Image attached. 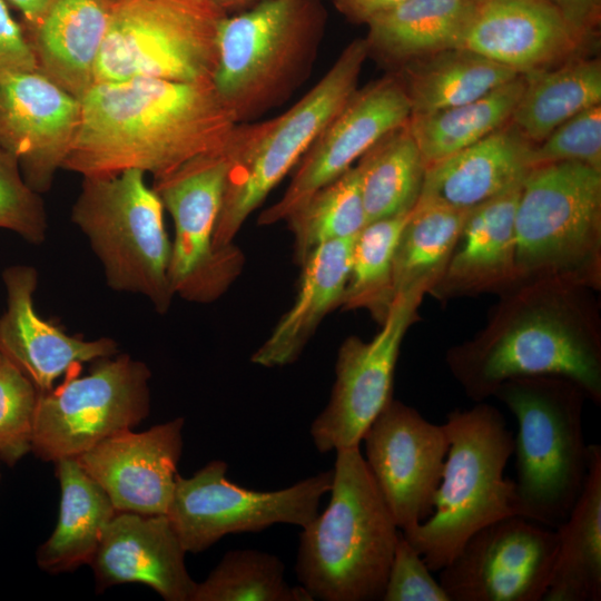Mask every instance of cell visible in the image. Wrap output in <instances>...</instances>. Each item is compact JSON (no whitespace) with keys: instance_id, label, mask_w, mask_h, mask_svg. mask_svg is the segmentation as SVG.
<instances>
[{"instance_id":"6da1fadb","label":"cell","mask_w":601,"mask_h":601,"mask_svg":"<svg viewBox=\"0 0 601 601\" xmlns=\"http://www.w3.org/2000/svg\"><path fill=\"white\" fill-rule=\"evenodd\" d=\"M62 169L82 177L139 169L160 178L223 150L237 120L213 82L131 78L96 82Z\"/></svg>"},{"instance_id":"7a4b0ae2","label":"cell","mask_w":601,"mask_h":601,"mask_svg":"<svg viewBox=\"0 0 601 601\" xmlns=\"http://www.w3.org/2000/svg\"><path fill=\"white\" fill-rule=\"evenodd\" d=\"M335 452L331 500L302 528L296 575L314 600H382L400 529L359 446Z\"/></svg>"},{"instance_id":"3957f363","label":"cell","mask_w":601,"mask_h":601,"mask_svg":"<svg viewBox=\"0 0 601 601\" xmlns=\"http://www.w3.org/2000/svg\"><path fill=\"white\" fill-rule=\"evenodd\" d=\"M442 425L449 451L432 513L401 530L432 572L449 564L483 526L522 516L515 484L504 477L514 436L503 415L491 405L479 404L452 411Z\"/></svg>"},{"instance_id":"277c9868","label":"cell","mask_w":601,"mask_h":601,"mask_svg":"<svg viewBox=\"0 0 601 601\" xmlns=\"http://www.w3.org/2000/svg\"><path fill=\"white\" fill-rule=\"evenodd\" d=\"M326 23L324 0H263L224 18L213 85L238 124L284 102L307 79Z\"/></svg>"},{"instance_id":"5b68a950","label":"cell","mask_w":601,"mask_h":601,"mask_svg":"<svg viewBox=\"0 0 601 601\" xmlns=\"http://www.w3.org/2000/svg\"><path fill=\"white\" fill-rule=\"evenodd\" d=\"M368 57L365 38L351 41L326 73L285 112L259 122H240L226 146L230 167L214 246L225 249L246 219L296 167L315 138L357 89Z\"/></svg>"},{"instance_id":"8992f818","label":"cell","mask_w":601,"mask_h":601,"mask_svg":"<svg viewBox=\"0 0 601 601\" xmlns=\"http://www.w3.org/2000/svg\"><path fill=\"white\" fill-rule=\"evenodd\" d=\"M518 421L513 481L521 515L558 528L579 497L587 471L584 391L560 376L516 377L494 393Z\"/></svg>"},{"instance_id":"52a82bcc","label":"cell","mask_w":601,"mask_h":601,"mask_svg":"<svg viewBox=\"0 0 601 601\" xmlns=\"http://www.w3.org/2000/svg\"><path fill=\"white\" fill-rule=\"evenodd\" d=\"M139 169L82 177L71 221L87 237L109 288L141 295L159 314L175 296L169 282L171 240L160 198Z\"/></svg>"},{"instance_id":"ba28073f","label":"cell","mask_w":601,"mask_h":601,"mask_svg":"<svg viewBox=\"0 0 601 601\" xmlns=\"http://www.w3.org/2000/svg\"><path fill=\"white\" fill-rule=\"evenodd\" d=\"M227 13L210 0H116L95 83L147 77L213 82Z\"/></svg>"},{"instance_id":"9c48e42d","label":"cell","mask_w":601,"mask_h":601,"mask_svg":"<svg viewBox=\"0 0 601 601\" xmlns=\"http://www.w3.org/2000/svg\"><path fill=\"white\" fill-rule=\"evenodd\" d=\"M92 363L85 376L76 365L39 393L31 444L37 457H77L149 415L151 372L144 362L118 353Z\"/></svg>"},{"instance_id":"30bf717a","label":"cell","mask_w":601,"mask_h":601,"mask_svg":"<svg viewBox=\"0 0 601 601\" xmlns=\"http://www.w3.org/2000/svg\"><path fill=\"white\" fill-rule=\"evenodd\" d=\"M227 463L208 462L190 477L176 476L166 515L186 552L199 553L227 534L274 524L306 526L331 491L334 471H323L275 491H256L226 477Z\"/></svg>"},{"instance_id":"8fae6325","label":"cell","mask_w":601,"mask_h":601,"mask_svg":"<svg viewBox=\"0 0 601 601\" xmlns=\"http://www.w3.org/2000/svg\"><path fill=\"white\" fill-rule=\"evenodd\" d=\"M601 169L575 161L533 167L515 213V273L570 269L600 242Z\"/></svg>"},{"instance_id":"7c38bea8","label":"cell","mask_w":601,"mask_h":601,"mask_svg":"<svg viewBox=\"0 0 601 601\" xmlns=\"http://www.w3.org/2000/svg\"><path fill=\"white\" fill-rule=\"evenodd\" d=\"M229 167L225 147L189 160L154 179L151 186L174 223L170 286L175 296L188 302L216 300L243 267V254L235 245L225 249L214 246Z\"/></svg>"},{"instance_id":"4fadbf2b","label":"cell","mask_w":601,"mask_h":601,"mask_svg":"<svg viewBox=\"0 0 601 601\" xmlns=\"http://www.w3.org/2000/svg\"><path fill=\"white\" fill-rule=\"evenodd\" d=\"M455 374L481 401L505 381L560 376L577 383L594 402L601 398V362L593 342L551 311H532L492 341L455 354Z\"/></svg>"},{"instance_id":"5bb4252c","label":"cell","mask_w":601,"mask_h":601,"mask_svg":"<svg viewBox=\"0 0 601 601\" xmlns=\"http://www.w3.org/2000/svg\"><path fill=\"white\" fill-rule=\"evenodd\" d=\"M424 293L396 294L373 339L351 336L341 345L329 401L309 427L319 453L359 446L370 425L393 400L401 344Z\"/></svg>"},{"instance_id":"9a60e30c","label":"cell","mask_w":601,"mask_h":601,"mask_svg":"<svg viewBox=\"0 0 601 601\" xmlns=\"http://www.w3.org/2000/svg\"><path fill=\"white\" fill-rule=\"evenodd\" d=\"M556 548V530L506 516L471 535L439 571V582L450 601H540Z\"/></svg>"},{"instance_id":"2e32d148","label":"cell","mask_w":601,"mask_h":601,"mask_svg":"<svg viewBox=\"0 0 601 601\" xmlns=\"http://www.w3.org/2000/svg\"><path fill=\"white\" fill-rule=\"evenodd\" d=\"M411 104L398 75L356 89L322 129L294 168L283 196L258 217L259 225L285 220L313 193L336 179L391 131L407 124Z\"/></svg>"},{"instance_id":"e0dca14e","label":"cell","mask_w":601,"mask_h":601,"mask_svg":"<svg viewBox=\"0 0 601 601\" xmlns=\"http://www.w3.org/2000/svg\"><path fill=\"white\" fill-rule=\"evenodd\" d=\"M366 464L400 530L433 510L449 439L443 425L392 400L365 432Z\"/></svg>"},{"instance_id":"ac0fdd59","label":"cell","mask_w":601,"mask_h":601,"mask_svg":"<svg viewBox=\"0 0 601 601\" xmlns=\"http://www.w3.org/2000/svg\"><path fill=\"white\" fill-rule=\"evenodd\" d=\"M80 115V99L39 69L0 77V147L18 158L26 183L37 193H47L62 169Z\"/></svg>"},{"instance_id":"d6986e66","label":"cell","mask_w":601,"mask_h":601,"mask_svg":"<svg viewBox=\"0 0 601 601\" xmlns=\"http://www.w3.org/2000/svg\"><path fill=\"white\" fill-rule=\"evenodd\" d=\"M595 35L548 0H479L460 48L526 75L579 57Z\"/></svg>"},{"instance_id":"ffe728a7","label":"cell","mask_w":601,"mask_h":601,"mask_svg":"<svg viewBox=\"0 0 601 601\" xmlns=\"http://www.w3.org/2000/svg\"><path fill=\"white\" fill-rule=\"evenodd\" d=\"M184 417L112 435L75 457L118 512L166 514L183 453Z\"/></svg>"},{"instance_id":"44dd1931","label":"cell","mask_w":601,"mask_h":601,"mask_svg":"<svg viewBox=\"0 0 601 601\" xmlns=\"http://www.w3.org/2000/svg\"><path fill=\"white\" fill-rule=\"evenodd\" d=\"M7 311L0 316V353L7 356L40 392L76 365L119 353L110 337L85 339L69 335L36 312L33 295L38 272L29 265H12L2 273Z\"/></svg>"},{"instance_id":"7402d4cb","label":"cell","mask_w":601,"mask_h":601,"mask_svg":"<svg viewBox=\"0 0 601 601\" xmlns=\"http://www.w3.org/2000/svg\"><path fill=\"white\" fill-rule=\"evenodd\" d=\"M186 553L166 514L117 512L89 564L100 591L141 583L166 601H190L197 582L187 571Z\"/></svg>"},{"instance_id":"603a6c76","label":"cell","mask_w":601,"mask_h":601,"mask_svg":"<svg viewBox=\"0 0 601 601\" xmlns=\"http://www.w3.org/2000/svg\"><path fill=\"white\" fill-rule=\"evenodd\" d=\"M532 146L509 121L426 167L416 204L469 211L524 180L532 169Z\"/></svg>"},{"instance_id":"cb8c5ba5","label":"cell","mask_w":601,"mask_h":601,"mask_svg":"<svg viewBox=\"0 0 601 601\" xmlns=\"http://www.w3.org/2000/svg\"><path fill=\"white\" fill-rule=\"evenodd\" d=\"M111 0H49L37 24L26 28L39 70L78 99L95 83Z\"/></svg>"},{"instance_id":"d4e9b609","label":"cell","mask_w":601,"mask_h":601,"mask_svg":"<svg viewBox=\"0 0 601 601\" xmlns=\"http://www.w3.org/2000/svg\"><path fill=\"white\" fill-rule=\"evenodd\" d=\"M354 239L324 243L305 258L295 300L252 355L254 364L280 367L300 356L323 318L342 304Z\"/></svg>"},{"instance_id":"484cf974","label":"cell","mask_w":601,"mask_h":601,"mask_svg":"<svg viewBox=\"0 0 601 601\" xmlns=\"http://www.w3.org/2000/svg\"><path fill=\"white\" fill-rule=\"evenodd\" d=\"M543 601L601 600V446L588 445V471L568 518Z\"/></svg>"},{"instance_id":"4316f807","label":"cell","mask_w":601,"mask_h":601,"mask_svg":"<svg viewBox=\"0 0 601 601\" xmlns=\"http://www.w3.org/2000/svg\"><path fill=\"white\" fill-rule=\"evenodd\" d=\"M55 471L61 493L58 521L37 550L36 561L46 572L62 573L91 562L118 511L75 457L56 461Z\"/></svg>"},{"instance_id":"83f0119b","label":"cell","mask_w":601,"mask_h":601,"mask_svg":"<svg viewBox=\"0 0 601 601\" xmlns=\"http://www.w3.org/2000/svg\"><path fill=\"white\" fill-rule=\"evenodd\" d=\"M479 0H403L367 24L368 56L402 67L460 48Z\"/></svg>"},{"instance_id":"f1b7e54d","label":"cell","mask_w":601,"mask_h":601,"mask_svg":"<svg viewBox=\"0 0 601 601\" xmlns=\"http://www.w3.org/2000/svg\"><path fill=\"white\" fill-rule=\"evenodd\" d=\"M520 75L464 48L412 60L398 73L411 104V116L473 101Z\"/></svg>"},{"instance_id":"f546056e","label":"cell","mask_w":601,"mask_h":601,"mask_svg":"<svg viewBox=\"0 0 601 601\" xmlns=\"http://www.w3.org/2000/svg\"><path fill=\"white\" fill-rule=\"evenodd\" d=\"M512 124L533 145L577 114L601 105V62L575 57L526 73Z\"/></svg>"},{"instance_id":"4dcf8cb0","label":"cell","mask_w":601,"mask_h":601,"mask_svg":"<svg viewBox=\"0 0 601 601\" xmlns=\"http://www.w3.org/2000/svg\"><path fill=\"white\" fill-rule=\"evenodd\" d=\"M522 184L469 210L446 277L481 284L515 273V213Z\"/></svg>"},{"instance_id":"1f68e13d","label":"cell","mask_w":601,"mask_h":601,"mask_svg":"<svg viewBox=\"0 0 601 601\" xmlns=\"http://www.w3.org/2000/svg\"><path fill=\"white\" fill-rule=\"evenodd\" d=\"M525 86V76L451 108L414 115L407 128L426 167L477 142L506 125Z\"/></svg>"},{"instance_id":"d6a6232c","label":"cell","mask_w":601,"mask_h":601,"mask_svg":"<svg viewBox=\"0 0 601 601\" xmlns=\"http://www.w3.org/2000/svg\"><path fill=\"white\" fill-rule=\"evenodd\" d=\"M355 168L367 224L414 208L426 166L407 124L377 141Z\"/></svg>"},{"instance_id":"836d02e7","label":"cell","mask_w":601,"mask_h":601,"mask_svg":"<svg viewBox=\"0 0 601 601\" xmlns=\"http://www.w3.org/2000/svg\"><path fill=\"white\" fill-rule=\"evenodd\" d=\"M467 213L437 205L414 206L394 255V296L426 292L445 273Z\"/></svg>"},{"instance_id":"e575fe53","label":"cell","mask_w":601,"mask_h":601,"mask_svg":"<svg viewBox=\"0 0 601 601\" xmlns=\"http://www.w3.org/2000/svg\"><path fill=\"white\" fill-rule=\"evenodd\" d=\"M285 220L299 265L317 246L355 237L367 225L355 166L313 193Z\"/></svg>"},{"instance_id":"d590c367","label":"cell","mask_w":601,"mask_h":601,"mask_svg":"<svg viewBox=\"0 0 601 601\" xmlns=\"http://www.w3.org/2000/svg\"><path fill=\"white\" fill-rule=\"evenodd\" d=\"M410 213L371 221L355 236L344 309L364 308L380 323L385 319L395 297L394 255Z\"/></svg>"},{"instance_id":"8d00e7d4","label":"cell","mask_w":601,"mask_h":601,"mask_svg":"<svg viewBox=\"0 0 601 601\" xmlns=\"http://www.w3.org/2000/svg\"><path fill=\"white\" fill-rule=\"evenodd\" d=\"M312 595L285 580V565L259 550L228 551L208 577L196 584L190 601H308Z\"/></svg>"},{"instance_id":"74e56055","label":"cell","mask_w":601,"mask_h":601,"mask_svg":"<svg viewBox=\"0 0 601 601\" xmlns=\"http://www.w3.org/2000/svg\"><path fill=\"white\" fill-rule=\"evenodd\" d=\"M40 391L0 353V461L13 466L31 452Z\"/></svg>"},{"instance_id":"f35d334b","label":"cell","mask_w":601,"mask_h":601,"mask_svg":"<svg viewBox=\"0 0 601 601\" xmlns=\"http://www.w3.org/2000/svg\"><path fill=\"white\" fill-rule=\"evenodd\" d=\"M40 195L26 183L18 158L0 147V228L30 244H41L48 218Z\"/></svg>"},{"instance_id":"ab89813d","label":"cell","mask_w":601,"mask_h":601,"mask_svg":"<svg viewBox=\"0 0 601 601\" xmlns=\"http://www.w3.org/2000/svg\"><path fill=\"white\" fill-rule=\"evenodd\" d=\"M530 160L532 168L575 161L601 169V105L577 114L533 145Z\"/></svg>"},{"instance_id":"60d3db41","label":"cell","mask_w":601,"mask_h":601,"mask_svg":"<svg viewBox=\"0 0 601 601\" xmlns=\"http://www.w3.org/2000/svg\"><path fill=\"white\" fill-rule=\"evenodd\" d=\"M383 601H450L422 555L400 530Z\"/></svg>"},{"instance_id":"b9f144b4","label":"cell","mask_w":601,"mask_h":601,"mask_svg":"<svg viewBox=\"0 0 601 601\" xmlns=\"http://www.w3.org/2000/svg\"><path fill=\"white\" fill-rule=\"evenodd\" d=\"M38 69L24 29L13 19L6 0H0V77Z\"/></svg>"},{"instance_id":"7bdbcfd3","label":"cell","mask_w":601,"mask_h":601,"mask_svg":"<svg viewBox=\"0 0 601 601\" xmlns=\"http://www.w3.org/2000/svg\"><path fill=\"white\" fill-rule=\"evenodd\" d=\"M335 9L349 22L367 26L403 0H332Z\"/></svg>"},{"instance_id":"ee69618b","label":"cell","mask_w":601,"mask_h":601,"mask_svg":"<svg viewBox=\"0 0 601 601\" xmlns=\"http://www.w3.org/2000/svg\"><path fill=\"white\" fill-rule=\"evenodd\" d=\"M579 23L598 30L601 17V0H548Z\"/></svg>"},{"instance_id":"f6af8a7d","label":"cell","mask_w":601,"mask_h":601,"mask_svg":"<svg viewBox=\"0 0 601 601\" xmlns=\"http://www.w3.org/2000/svg\"><path fill=\"white\" fill-rule=\"evenodd\" d=\"M23 16L26 28L33 27L41 19L49 0H6Z\"/></svg>"},{"instance_id":"bcb514c9","label":"cell","mask_w":601,"mask_h":601,"mask_svg":"<svg viewBox=\"0 0 601 601\" xmlns=\"http://www.w3.org/2000/svg\"><path fill=\"white\" fill-rule=\"evenodd\" d=\"M227 14L243 11L263 0H210Z\"/></svg>"},{"instance_id":"7dc6e473","label":"cell","mask_w":601,"mask_h":601,"mask_svg":"<svg viewBox=\"0 0 601 601\" xmlns=\"http://www.w3.org/2000/svg\"><path fill=\"white\" fill-rule=\"evenodd\" d=\"M111 1H116V0H111Z\"/></svg>"}]
</instances>
